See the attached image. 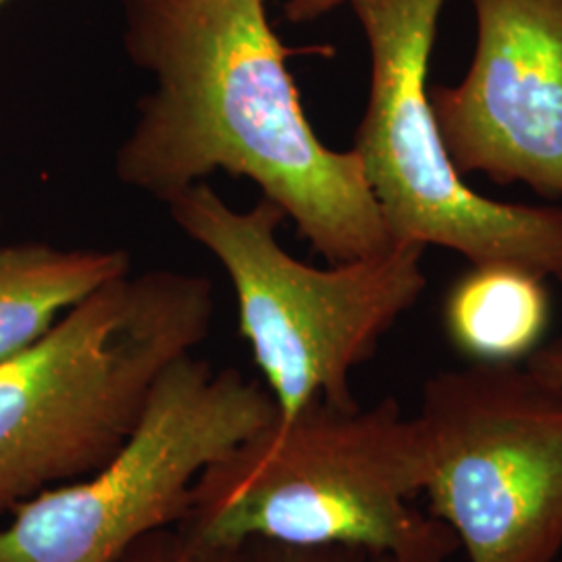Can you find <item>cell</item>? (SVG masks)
Instances as JSON below:
<instances>
[{
    "label": "cell",
    "mask_w": 562,
    "mask_h": 562,
    "mask_svg": "<svg viewBox=\"0 0 562 562\" xmlns=\"http://www.w3.org/2000/svg\"><path fill=\"white\" fill-rule=\"evenodd\" d=\"M123 48L153 90L115 155L121 183L171 201L215 171L276 202L329 265L394 240L359 155L315 134L265 0H120Z\"/></svg>",
    "instance_id": "6da1fadb"
},
{
    "label": "cell",
    "mask_w": 562,
    "mask_h": 562,
    "mask_svg": "<svg viewBox=\"0 0 562 562\" xmlns=\"http://www.w3.org/2000/svg\"><path fill=\"white\" fill-rule=\"evenodd\" d=\"M427 482L422 429L392 396L308 402L202 471L181 527L204 542L346 546L392 562H448L454 531L413 506Z\"/></svg>",
    "instance_id": "7a4b0ae2"
},
{
    "label": "cell",
    "mask_w": 562,
    "mask_h": 562,
    "mask_svg": "<svg viewBox=\"0 0 562 562\" xmlns=\"http://www.w3.org/2000/svg\"><path fill=\"white\" fill-rule=\"evenodd\" d=\"M213 317L206 278L127 273L0 361V522L111 459L162 371L209 338Z\"/></svg>",
    "instance_id": "3957f363"
},
{
    "label": "cell",
    "mask_w": 562,
    "mask_h": 562,
    "mask_svg": "<svg viewBox=\"0 0 562 562\" xmlns=\"http://www.w3.org/2000/svg\"><path fill=\"white\" fill-rule=\"evenodd\" d=\"M169 215L229 276L240 336L248 341L262 383L292 419L308 402L355 408L350 375L371 361L383 336L422 299L427 278L422 244H394L387 252L319 269L281 248L285 213L261 196L234 211L209 183H194L171 201Z\"/></svg>",
    "instance_id": "277c9868"
},
{
    "label": "cell",
    "mask_w": 562,
    "mask_h": 562,
    "mask_svg": "<svg viewBox=\"0 0 562 562\" xmlns=\"http://www.w3.org/2000/svg\"><path fill=\"white\" fill-rule=\"evenodd\" d=\"M369 46V101L352 150L394 244L438 246L562 283V206L475 192L443 148L429 63L446 0H346Z\"/></svg>",
    "instance_id": "5b68a950"
},
{
    "label": "cell",
    "mask_w": 562,
    "mask_h": 562,
    "mask_svg": "<svg viewBox=\"0 0 562 562\" xmlns=\"http://www.w3.org/2000/svg\"><path fill=\"white\" fill-rule=\"evenodd\" d=\"M276 419L265 383L183 355L111 459L0 522V562H120L150 533L180 525L202 471Z\"/></svg>",
    "instance_id": "8992f818"
},
{
    "label": "cell",
    "mask_w": 562,
    "mask_h": 562,
    "mask_svg": "<svg viewBox=\"0 0 562 562\" xmlns=\"http://www.w3.org/2000/svg\"><path fill=\"white\" fill-rule=\"evenodd\" d=\"M423 494L469 562H554L562 550V390L519 364L442 371L415 415Z\"/></svg>",
    "instance_id": "52a82bcc"
},
{
    "label": "cell",
    "mask_w": 562,
    "mask_h": 562,
    "mask_svg": "<svg viewBox=\"0 0 562 562\" xmlns=\"http://www.w3.org/2000/svg\"><path fill=\"white\" fill-rule=\"evenodd\" d=\"M467 76L431 86L443 148L462 178L562 199V0H471Z\"/></svg>",
    "instance_id": "ba28073f"
},
{
    "label": "cell",
    "mask_w": 562,
    "mask_h": 562,
    "mask_svg": "<svg viewBox=\"0 0 562 562\" xmlns=\"http://www.w3.org/2000/svg\"><path fill=\"white\" fill-rule=\"evenodd\" d=\"M127 273L132 259L125 250L0 248V361L34 346L74 306Z\"/></svg>",
    "instance_id": "9c48e42d"
},
{
    "label": "cell",
    "mask_w": 562,
    "mask_h": 562,
    "mask_svg": "<svg viewBox=\"0 0 562 562\" xmlns=\"http://www.w3.org/2000/svg\"><path fill=\"white\" fill-rule=\"evenodd\" d=\"M548 325L546 280L515 265H471L443 299L446 336L471 361H527L540 348Z\"/></svg>",
    "instance_id": "30bf717a"
},
{
    "label": "cell",
    "mask_w": 562,
    "mask_h": 562,
    "mask_svg": "<svg viewBox=\"0 0 562 562\" xmlns=\"http://www.w3.org/2000/svg\"><path fill=\"white\" fill-rule=\"evenodd\" d=\"M120 562H244V546L204 542L173 525L130 548Z\"/></svg>",
    "instance_id": "8fae6325"
},
{
    "label": "cell",
    "mask_w": 562,
    "mask_h": 562,
    "mask_svg": "<svg viewBox=\"0 0 562 562\" xmlns=\"http://www.w3.org/2000/svg\"><path fill=\"white\" fill-rule=\"evenodd\" d=\"M244 562H392L373 552L346 546H285L276 542L244 543Z\"/></svg>",
    "instance_id": "7c38bea8"
},
{
    "label": "cell",
    "mask_w": 562,
    "mask_h": 562,
    "mask_svg": "<svg viewBox=\"0 0 562 562\" xmlns=\"http://www.w3.org/2000/svg\"><path fill=\"white\" fill-rule=\"evenodd\" d=\"M543 382L552 383L562 390V338L540 346L525 364Z\"/></svg>",
    "instance_id": "4fadbf2b"
},
{
    "label": "cell",
    "mask_w": 562,
    "mask_h": 562,
    "mask_svg": "<svg viewBox=\"0 0 562 562\" xmlns=\"http://www.w3.org/2000/svg\"><path fill=\"white\" fill-rule=\"evenodd\" d=\"M346 0H288L283 7V15L290 23H311V21L322 20L336 11Z\"/></svg>",
    "instance_id": "5bb4252c"
},
{
    "label": "cell",
    "mask_w": 562,
    "mask_h": 562,
    "mask_svg": "<svg viewBox=\"0 0 562 562\" xmlns=\"http://www.w3.org/2000/svg\"><path fill=\"white\" fill-rule=\"evenodd\" d=\"M2 2H7V0H0V4H2Z\"/></svg>",
    "instance_id": "9a60e30c"
},
{
    "label": "cell",
    "mask_w": 562,
    "mask_h": 562,
    "mask_svg": "<svg viewBox=\"0 0 562 562\" xmlns=\"http://www.w3.org/2000/svg\"><path fill=\"white\" fill-rule=\"evenodd\" d=\"M554 562H557V561H554ZM561 562H562V561H561Z\"/></svg>",
    "instance_id": "2e32d148"
}]
</instances>
